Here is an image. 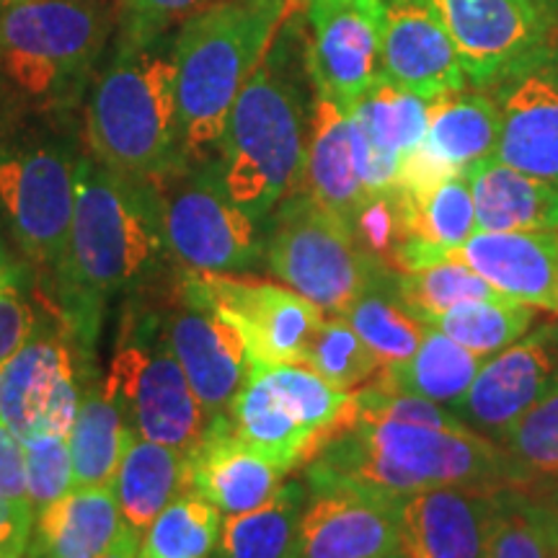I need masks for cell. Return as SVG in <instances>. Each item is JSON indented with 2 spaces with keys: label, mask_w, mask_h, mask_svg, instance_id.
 <instances>
[{
  "label": "cell",
  "mask_w": 558,
  "mask_h": 558,
  "mask_svg": "<svg viewBox=\"0 0 558 558\" xmlns=\"http://www.w3.org/2000/svg\"><path fill=\"white\" fill-rule=\"evenodd\" d=\"M284 473L282 465L235 435L230 418L209 424L190 452V488L218 507L222 518L267 505L284 484Z\"/></svg>",
  "instance_id": "22"
},
{
  "label": "cell",
  "mask_w": 558,
  "mask_h": 558,
  "mask_svg": "<svg viewBox=\"0 0 558 558\" xmlns=\"http://www.w3.org/2000/svg\"><path fill=\"white\" fill-rule=\"evenodd\" d=\"M298 5L300 9H305V5H308V0H298Z\"/></svg>",
  "instance_id": "50"
},
{
  "label": "cell",
  "mask_w": 558,
  "mask_h": 558,
  "mask_svg": "<svg viewBox=\"0 0 558 558\" xmlns=\"http://www.w3.org/2000/svg\"><path fill=\"white\" fill-rule=\"evenodd\" d=\"M5 269H11V264H9V259H5L3 248H0V271H5Z\"/></svg>",
  "instance_id": "48"
},
{
  "label": "cell",
  "mask_w": 558,
  "mask_h": 558,
  "mask_svg": "<svg viewBox=\"0 0 558 558\" xmlns=\"http://www.w3.org/2000/svg\"><path fill=\"white\" fill-rule=\"evenodd\" d=\"M78 386L70 347L60 337H39L0 367V418L19 439L70 435L78 411Z\"/></svg>",
  "instance_id": "18"
},
{
  "label": "cell",
  "mask_w": 558,
  "mask_h": 558,
  "mask_svg": "<svg viewBox=\"0 0 558 558\" xmlns=\"http://www.w3.org/2000/svg\"><path fill=\"white\" fill-rule=\"evenodd\" d=\"M473 88H488L546 45L558 0H432Z\"/></svg>",
  "instance_id": "13"
},
{
  "label": "cell",
  "mask_w": 558,
  "mask_h": 558,
  "mask_svg": "<svg viewBox=\"0 0 558 558\" xmlns=\"http://www.w3.org/2000/svg\"><path fill=\"white\" fill-rule=\"evenodd\" d=\"M34 313L19 284V271H0V367L9 362L34 333Z\"/></svg>",
  "instance_id": "43"
},
{
  "label": "cell",
  "mask_w": 558,
  "mask_h": 558,
  "mask_svg": "<svg viewBox=\"0 0 558 558\" xmlns=\"http://www.w3.org/2000/svg\"><path fill=\"white\" fill-rule=\"evenodd\" d=\"M267 262L279 282L324 313L341 316L388 264L375 259L352 226L298 190L277 205Z\"/></svg>",
  "instance_id": "8"
},
{
  "label": "cell",
  "mask_w": 558,
  "mask_h": 558,
  "mask_svg": "<svg viewBox=\"0 0 558 558\" xmlns=\"http://www.w3.org/2000/svg\"><path fill=\"white\" fill-rule=\"evenodd\" d=\"M220 527V509L186 488L145 530L137 558H213Z\"/></svg>",
  "instance_id": "36"
},
{
  "label": "cell",
  "mask_w": 558,
  "mask_h": 558,
  "mask_svg": "<svg viewBox=\"0 0 558 558\" xmlns=\"http://www.w3.org/2000/svg\"><path fill=\"white\" fill-rule=\"evenodd\" d=\"M26 456V492L34 514L73 488V456L68 435H39L21 439Z\"/></svg>",
  "instance_id": "41"
},
{
  "label": "cell",
  "mask_w": 558,
  "mask_h": 558,
  "mask_svg": "<svg viewBox=\"0 0 558 558\" xmlns=\"http://www.w3.org/2000/svg\"><path fill=\"white\" fill-rule=\"evenodd\" d=\"M111 486L122 522L143 535L150 522L190 488V456L132 435Z\"/></svg>",
  "instance_id": "28"
},
{
  "label": "cell",
  "mask_w": 558,
  "mask_h": 558,
  "mask_svg": "<svg viewBox=\"0 0 558 558\" xmlns=\"http://www.w3.org/2000/svg\"><path fill=\"white\" fill-rule=\"evenodd\" d=\"M349 407V403H347ZM337 481L409 501L442 486H512V469L492 437L344 414L305 460V484Z\"/></svg>",
  "instance_id": "3"
},
{
  "label": "cell",
  "mask_w": 558,
  "mask_h": 558,
  "mask_svg": "<svg viewBox=\"0 0 558 558\" xmlns=\"http://www.w3.org/2000/svg\"><path fill=\"white\" fill-rule=\"evenodd\" d=\"M0 499L9 501L11 507L34 512L29 492H26L24 442L13 435L3 418H0Z\"/></svg>",
  "instance_id": "44"
},
{
  "label": "cell",
  "mask_w": 558,
  "mask_h": 558,
  "mask_svg": "<svg viewBox=\"0 0 558 558\" xmlns=\"http://www.w3.org/2000/svg\"><path fill=\"white\" fill-rule=\"evenodd\" d=\"M396 290H399L403 305L424 326H432L442 313L452 311L456 305L505 298L469 264L458 259L432 264V267L418 271H396Z\"/></svg>",
  "instance_id": "39"
},
{
  "label": "cell",
  "mask_w": 558,
  "mask_h": 558,
  "mask_svg": "<svg viewBox=\"0 0 558 558\" xmlns=\"http://www.w3.org/2000/svg\"><path fill=\"white\" fill-rule=\"evenodd\" d=\"M558 393V318L486 360L456 414L478 435L497 439L518 418Z\"/></svg>",
  "instance_id": "17"
},
{
  "label": "cell",
  "mask_w": 558,
  "mask_h": 558,
  "mask_svg": "<svg viewBox=\"0 0 558 558\" xmlns=\"http://www.w3.org/2000/svg\"><path fill=\"white\" fill-rule=\"evenodd\" d=\"M308 19L292 11L230 109L215 166L230 199L256 222L300 190L316 83Z\"/></svg>",
  "instance_id": "1"
},
{
  "label": "cell",
  "mask_w": 558,
  "mask_h": 558,
  "mask_svg": "<svg viewBox=\"0 0 558 558\" xmlns=\"http://www.w3.org/2000/svg\"><path fill=\"white\" fill-rule=\"evenodd\" d=\"M107 0L0 3V83L39 109L78 99L114 29Z\"/></svg>",
  "instance_id": "6"
},
{
  "label": "cell",
  "mask_w": 558,
  "mask_h": 558,
  "mask_svg": "<svg viewBox=\"0 0 558 558\" xmlns=\"http://www.w3.org/2000/svg\"><path fill=\"white\" fill-rule=\"evenodd\" d=\"M349 396L305 365L254 362L230 409V427L284 471H292L337 427Z\"/></svg>",
  "instance_id": "10"
},
{
  "label": "cell",
  "mask_w": 558,
  "mask_h": 558,
  "mask_svg": "<svg viewBox=\"0 0 558 558\" xmlns=\"http://www.w3.org/2000/svg\"><path fill=\"white\" fill-rule=\"evenodd\" d=\"M303 365L337 390L362 388L380 373V360L344 318H324L305 349Z\"/></svg>",
  "instance_id": "40"
},
{
  "label": "cell",
  "mask_w": 558,
  "mask_h": 558,
  "mask_svg": "<svg viewBox=\"0 0 558 558\" xmlns=\"http://www.w3.org/2000/svg\"><path fill=\"white\" fill-rule=\"evenodd\" d=\"M122 525L114 486H73L34 514L24 558H99Z\"/></svg>",
  "instance_id": "25"
},
{
  "label": "cell",
  "mask_w": 558,
  "mask_h": 558,
  "mask_svg": "<svg viewBox=\"0 0 558 558\" xmlns=\"http://www.w3.org/2000/svg\"><path fill=\"white\" fill-rule=\"evenodd\" d=\"M34 512L0 499V558H24L32 541Z\"/></svg>",
  "instance_id": "45"
},
{
  "label": "cell",
  "mask_w": 558,
  "mask_h": 558,
  "mask_svg": "<svg viewBox=\"0 0 558 558\" xmlns=\"http://www.w3.org/2000/svg\"><path fill=\"white\" fill-rule=\"evenodd\" d=\"M546 47L558 58V16H556V21H554V26H550V34H548V39H546Z\"/></svg>",
  "instance_id": "47"
},
{
  "label": "cell",
  "mask_w": 558,
  "mask_h": 558,
  "mask_svg": "<svg viewBox=\"0 0 558 558\" xmlns=\"http://www.w3.org/2000/svg\"><path fill=\"white\" fill-rule=\"evenodd\" d=\"M213 3L218 0H117L120 37L132 41L156 39Z\"/></svg>",
  "instance_id": "42"
},
{
  "label": "cell",
  "mask_w": 558,
  "mask_h": 558,
  "mask_svg": "<svg viewBox=\"0 0 558 558\" xmlns=\"http://www.w3.org/2000/svg\"><path fill=\"white\" fill-rule=\"evenodd\" d=\"M148 184L158 202L166 251L186 271L230 275L256 267L259 222L230 199L215 158H179Z\"/></svg>",
  "instance_id": "7"
},
{
  "label": "cell",
  "mask_w": 558,
  "mask_h": 558,
  "mask_svg": "<svg viewBox=\"0 0 558 558\" xmlns=\"http://www.w3.org/2000/svg\"><path fill=\"white\" fill-rule=\"evenodd\" d=\"M169 318L166 337L197 396L207 422L230 418L233 401L251 375L248 349L233 326L197 305L184 303Z\"/></svg>",
  "instance_id": "20"
},
{
  "label": "cell",
  "mask_w": 558,
  "mask_h": 558,
  "mask_svg": "<svg viewBox=\"0 0 558 558\" xmlns=\"http://www.w3.org/2000/svg\"><path fill=\"white\" fill-rule=\"evenodd\" d=\"M0 3H11V0H0Z\"/></svg>",
  "instance_id": "52"
},
{
  "label": "cell",
  "mask_w": 558,
  "mask_h": 558,
  "mask_svg": "<svg viewBox=\"0 0 558 558\" xmlns=\"http://www.w3.org/2000/svg\"><path fill=\"white\" fill-rule=\"evenodd\" d=\"M300 190L308 192L320 207L344 218L349 226L369 199L362 184L352 117L318 90Z\"/></svg>",
  "instance_id": "24"
},
{
  "label": "cell",
  "mask_w": 558,
  "mask_h": 558,
  "mask_svg": "<svg viewBox=\"0 0 558 558\" xmlns=\"http://www.w3.org/2000/svg\"><path fill=\"white\" fill-rule=\"evenodd\" d=\"M380 558H414L409 554V550H399V554H388V556H380Z\"/></svg>",
  "instance_id": "49"
},
{
  "label": "cell",
  "mask_w": 558,
  "mask_h": 558,
  "mask_svg": "<svg viewBox=\"0 0 558 558\" xmlns=\"http://www.w3.org/2000/svg\"><path fill=\"white\" fill-rule=\"evenodd\" d=\"M499 107L486 88H460L427 101V135L422 148L450 173H465L494 158Z\"/></svg>",
  "instance_id": "27"
},
{
  "label": "cell",
  "mask_w": 558,
  "mask_h": 558,
  "mask_svg": "<svg viewBox=\"0 0 558 558\" xmlns=\"http://www.w3.org/2000/svg\"><path fill=\"white\" fill-rule=\"evenodd\" d=\"M101 386L120 407L132 435L190 456L209 429L169 337L158 333L153 320L143 318L124 331Z\"/></svg>",
  "instance_id": "9"
},
{
  "label": "cell",
  "mask_w": 558,
  "mask_h": 558,
  "mask_svg": "<svg viewBox=\"0 0 558 558\" xmlns=\"http://www.w3.org/2000/svg\"><path fill=\"white\" fill-rule=\"evenodd\" d=\"M476 205L478 230L558 233V184L486 158L463 173Z\"/></svg>",
  "instance_id": "26"
},
{
  "label": "cell",
  "mask_w": 558,
  "mask_h": 558,
  "mask_svg": "<svg viewBox=\"0 0 558 558\" xmlns=\"http://www.w3.org/2000/svg\"><path fill=\"white\" fill-rule=\"evenodd\" d=\"M181 298L233 326L251 362L264 365H303L305 349L324 324V311L295 290L228 275L186 271Z\"/></svg>",
  "instance_id": "11"
},
{
  "label": "cell",
  "mask_w": 558,
  "mask_h": 558,
  "mask_svg": "<svg viewBox=\"0 0 558 558\" xmlns=\"http://www.w3.org/2000/svg\"><path fill=\"white\" fill-rule=\"evenodd\" d=\"M90 156L128 179L148 181L181 158L173 34L117 39L86 107Z\"/></svg>",
  "instance_id": "5"
},
{
  "label": "cell",
  "mask_w": 558,
  "mask_h": 558,
  "mask_svg": "<svg viewBox=\"0 0 558 558\" xmlns=\"http://www.w3.org/2000/svg\"><path fill=\"white\" fill-rule=\"evenodd\" d=\"M166 251L156 194L94 156L75 160V207L58 277L65 320L81 347H94L104 303L132 288Z\"/></svg>",
  "instance_id": "2"
},
{
  "label": "cell",
  "mask_w": 558,
  "mask_h": 558,
  "mask_svg": "<svg viewBox=\"0 0 558 558\" xmlns=\"http://www.w3.org/2000/svg\"><path fill=\"white\" fill-rule=\"evenodd\" d=\"M497 488L442 486L411 497L407 501L411 554L424 558H486Z\"/></svg>",
  "instance_id": "23"
},
{
  "label": "cell",
  "mask_w": 558,
  "mask_h": 558,
  "mask_svg": "<svg viewBox=\"0 0 558 558\" xmlns=\"http://www.w3.org/2000/svg\"><path fill=\"white\" fill-rule=\"evenodd\" d=\"M499 295L558 316V233L476 230L452 251Z\"/></svg>",
  "instance_id": "21"
},
{
  "label": "cell",
  "mask_w": 558,
  "mask_h": 558,
  "mask_svg": "<svg viewBox=\"0 0 558 558\" xmlns=\"http://www.w3.org/2000/svg\"><path fill=\"white\" fill-rule=\"evenodd\" d=\"M533 324L535 308L518 303V300L501 298L456 305L452 311L442 313L432 324V329L448 333L452 341L488 360L525 337Z\"/></svg>",
  "instance_id": "38"
},
{
  "label": "cell",
  "mask_w": 558,
  "mask_h": 558,
  "mask_svg": "<svg viewBox=\"0 0 558 558\" xmlns=\"http://www.w3.org/2000/svg\"><path fill=\"white\" fill-rule=\"evenodd\" d=\"M305 19L316 90L349 114L383 75L386 0H308Z\"/></svg>",
  "instance_id": "15"
},
{
  "label": "cell",
  "mask_w": 558,
  "mask_h": 558,
  "mask_svg": "<svg viewBox=\"0 0 558 558\" xmlns=\"http://www.w3.org/2000/svg\"><path fill=\"white\" fill-rule=\"evenodd\" d=\"M308 486L288 481L267 505L222 518L213 558H295Z\"/></svg>",
  "instance_id": "31"
},
{
  "label": "cell",
  "mask_w": 558,
  "mask_h": 558,
  "mask_svg": "<svg viewBox=\"0 0 558 558\" xmlns=\"http://www.w3.org/2000/svg\"><path fill=\"white\" fill-rule=\"evenodd\" d=\"M380 65L388 81L427 101L469 86L432 0H386Z\"/></svg>",
  "instance_id": "19"
},
{
  "label": "cell",
  "mask_w": 558,
  "mask_h": 558,
  "mask_svg": "<svg viewBox=\"0 0 558 558\" xmlns=\"http://www.w3.org/2000/svg\"><path fill=\"white\" fill-rule=\"evenodd\" d=\"M484 362L486 357L452 341L448 333L427 326L416 352L403 362L383 365L375 380H380L390 390H399V393L422 396L427 401L456 409L469 393Z\"/></svg>",
  "instance_id": "29"
},
{
  "label": "cell",
  "mask_w": 558,
  "mask_h": 558,
  "mask_svg": "<svg viewBox=\"0 0 558 558\" xmlns=\"http://www.w3.org/2000/svg\"><path fill=\"white\" fill-rule=\"evenodd\" d=\"M486 558H558V494L499 486Z\"/></svg>",
  "instance_id": "30"
},
{
  "label": "cell",
  "mask_w": 558,
  "mask_h": 558,
  "mask_svg": "<svg viewBox=\"0 0 558 558\" xmlns=\"http://www.w3.org/2000/svg\"><path fill=\"white\" fill-rule=\"evenodd\" d=\"M494 442L512 469V486L558 492V393L535 403Z\"/></svg>",
  "instance_id": "37"
},
{
  "label": "cell",
  "mask_w": 558,
  "mask_h": 558,
  "mask_svg": "<svg viewBox=\"0 0 558 558\" xmlns=\"http://www.w3.org/2000/svg\"><path fill=\"white\" fill-rule=\"evenodd\" d=\"M375 150L407 156L427 135V99L380 75L375 86L349 111Z\"/></svg>",
  "instance_id": "35"
},
{
  "label": "cell",
  "mask_w": 558,
  "mask_h": 558,
  "mask_svg": "<svg viewBox=\"0 0 558 558\" xmlns=\"http://www.w3.org/2000/svg\"><path fill=\"white\" fill-rule=\"evenodd\" d=\"M499 107L494 158L558 184V58L543 45L533 58L486 88Z\"/></svg>",
  "instance_id": "16"
},
{
  "label": "cell",
  "mask_w": 558,
  "mask_h": 558,
  "mask_svg": "<svg viewBox=\"0 0 558 558\" xmlns=\"http://www.w3.org/2000/svg\"><path fill=\"white\" fill-rule=\"evenodd\" d=\"M140 538H143V535H140L137 530H132L130 525H122L120 533H117L114 543H111V546L107 548V554L99 558H137Z\"/></svg>",
  "instance_id": "46"
},
{
  "label": "cell",
  "mask_w": 558,
  "mask_h": 558,
  "mask_svg": "<svg viewBox=\"0 0 558 558\" xmlns=\"http://www.w3.org/2000/svg\"><path fill=\"white\" fill-rule=\"evenodd\" d=\"M411 556H414V558H424V556H422V554H411Z\"/></svg>",
  "instance_id": "51"
},
{
  "label": "cell",
  "mask_w": 558,
  "mask_h": 558,
  "mask_svg": "<svg viewBox=\"0 0 558 558\" xmlns=\"http://www.w3.org/2000/svg\"><path fill=\"white\" fill-rule=\"evenodd\" d=\"M396 199H399L403 241L427 243L445 259H450L452 251L478 230L476 205H473L471 186L463 173L445 179L422 197L396 192Z\"/></svg>",
  "instance_id": "34"
},
{
  "label": "cell",
  "mask_w": 558,
  "mask_h": 558,
  "mask_svg": "<svg viewBox=\"0 0 558 558\" xmlns=\"http://www.w3.org/2000/svg\"><path fill=\"white\" fill-rule=\"evenodd\" d=\"M305 486L295 558H380L411 548L407 501L337 481Z\"/></svg>",
  "instance_id": "14"
},
{
  "label": "cell",
  "mask_w": 558,
  "mask_h": 558,
  "mask_svg": "<svg viewBox=\"0 0 558 558\" xmlns=\"http://www.w3.org/2000/svg\"><path fill=\"white\" fill-rule=\"evenodd\" d=\"M298 9V0H218L181 21L173 34L181 158H215L241 88Z\"/></svg>",
  "instance_id": "4"
},
{
  "label": "cell",
  "mask_w": 558,
  "mask_h": 558,
  "mask_svg": "<svg viewBox=\"0 0 558 558\" xmlns=\"http://www.w3.org/2000/svg\"><path fill=\"white\" fill-rule=\"evenodd\" d=\"M0 202L26 254L60 267L75 207V160L58 145L0 143Z\"/></svg>",
  "instance_id": "12"
},
{
  "label": "cell",
  "mask_w": 558,
  "mask_h": 558,
  "mask_svg": "<svg viewBox=\"0 0 558 558\" xmlns=\"http://www.w3.org/2000/svg\"><path fill=\"white\" fill-rule=\"evenodd\" d=\"M341 318L373 349L380 365L403 362L422 344L427 326L414 318L396 290V269L386 267L367 282Z\"/></svg>",
  "instance_id": "32"
},
{
  "label": "cell",
  "mask_w": 558,
  "mask_h": 558,
  "mask_svg": "<svg viewBox=\"0 0 558 558\" xmlns=\"http://www.w3.org/2000/svg\"><path fill=\"white\" fill-rule=\"evenodd\" d=\"M130 437L132 429L104 386L86 390L68 435L70 456H73V486L114 484Z\"/></svg>",
  "instance_id": "33"
}]
</instances>
